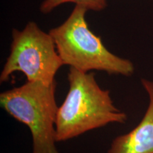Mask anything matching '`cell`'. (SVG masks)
<instances>
[{
    "mask_svg": "<svg viewBox=\"0 0 153 153\" xmlns=\"http://www.w3.org/2000/svg\"><path fill=\"white\" fill-rule=\"evenodd\" d=\"M68 79V94L58 108L55 122L57 142L109 123H126L127 115L114 106L110 91L99 87L94 74L70 68Z\"/></svg>",
    "mask_w": 153,
    "mask_h": 153,
    "instance_id": "obj_1",
    "label": "cell"
},
{
    "mask_svg": "<svg viewBox=\"0 0 153 153\" xmlns=\"http://www.w3.org/2000/svg\"><path fill=\"white\" fill-rule=\"evenodd\" d=\"M87 11L84 7L75 5L62 24L50 30L63 64L84 72L98 70L108 74L132 75L135 70L133 62L105 47L101 38L89 28Z\"/></svg>",
    "mask_w": 153,
    "mask_h": 153,
    "instance_id": "obj_2",
    "label": "cell"
},
{
    "mask_svg": "<svg viewBox=\"0 0 153 153\" xmlns=\"http://www.w3.org/2000/svg\"><path fill=\"white\" fill-rule=\"evenodd\" d=\"M56 82L51 85L28 82L0 94L1 107L29 128L32 153H60L55 143V122L59 107L55 100Z\"/></svg>",
    "mask_w": 153,
    "mask_h": 153,
    "instance_id": "obj_3",
    "label": "cell"
},
{
    "mask_svg": "<svg viewBox=\"0 0 153 153\" xmlns=\"http://www.w3.org/2000/svg\"><path fill=\"white\" fill-rule=\"evenodd\" d=\"M62 65L50 33L29 22L22 30H12L10 53L0 74V82L8 81L13 73L21 72L28 82L51 85L55 82V75Z\"/></svg>",
    "mask_w": 153,
    "mask_h": 153,
    "instance_id": "obj_4",
    "label": "cell"
},
{
    "mask_svg": "<svg viewBox=\"0 0 153 153\" xmlns=\"http://www.w3.org/2000/svg\"><path fill=\"white\" fill-rule=\"evenodd\" d=\"M149 97L143 118L135 128L112 141L108 153H153V82L141 79Z\"/></svg>",
    "mask_w": 153,
    "mask_h": 153,
    "instance_id": "obj_5",
    "label": "cell"
},
{
    "mask_svg": "<svg viewBox=\"0 0 153 153\" xmlns=\"http://www.w3.org/2000/svg\"><path fill=\"white\" fill-rule=\"evenodd\" d=\"M65 3H74L75 5L84 7L87 11H94L104 10L107 6L106 0H44L40 6V11L43 14H48Z\"/></svg>",
    "mask_w": 153,
    "mask_h": 153,
    "instance_id": "obj_6",
    "label": "cell"
}]
</instances>
